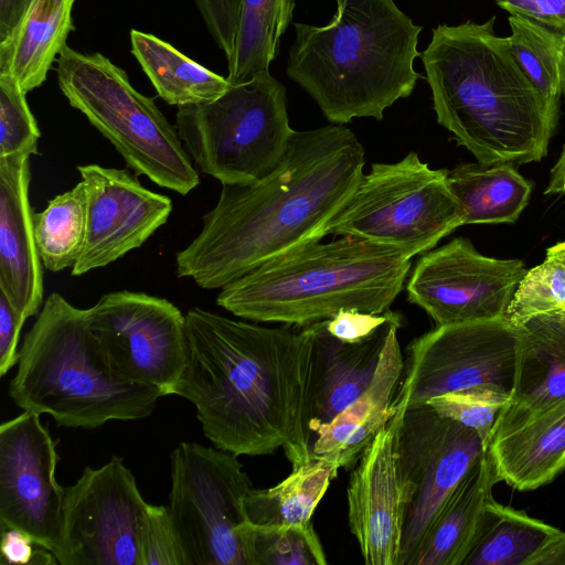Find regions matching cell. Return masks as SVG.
I'll return each mask as SVG.
<instances>
[{
    "instance_id": "ac0fdd59",
    "label": "cell",
    "mask_w": 565,
    "mask_h": 565,
    "mask_svg": "<svg viewBox=\"0 0 565 565\" xmlns=\"http://www.w3.org/2000/svg\"><path fill=\"white\" fill-rule=\"evenodd\" d=\"M388 423L364 449L348 483V519L367 565H399L404 500Z\"/></svg>"
},
{
    "instance_id": "4dcf8cb0",
    "label": "cell",
    "mask_w": 565,
    "mask_h": 565,
    "mask_svg": "<svg viewBox=\"0 0 565 565\" xmlns=\"http://www.w3.org/2000/svg\"><path fill=\"white\" fill-rule=\"evenodd\" d=\"M86 189L79 181L73 189L50 200L33 214L36 247L45 269L58 273L73 268L86 236Z\"/></svg>"
},
{
    "instance_id": "5b68a950",
    "label": "cell",
    "mask_w": 565,
    "mask_h": 565,
    "mask_svg": "<svg viewBox=\"0 0 565 565\" xmlns=\"http://www.w3.org/2000/svg\"><path fill=\"white\" fill-rule=\"evenodd\" d=\"M412 258L397 247L349 236L316 242L227 284L216 303L248 321L296 327L341 310L382 313L402 291Z\"/></svg>"
},
{
    "instance_id": "b9f144b4",
    "label": "cell",
    "mask_w": 565,
    "mask_h": 565,
    "mask_svg": "<svg viewBox=\"0 0 565 565\" xmlns=\"http://www.w3.org/2000/svg\"><path fill=\"white\" fill-rule=\"evenodd\" d=\"M510 14L533 19L544 25L565 30V0H495Z\"/></svg>"
},
{
    "instance_id": "44dd1931",
    "label": "cell",
    "mask_w": 565,
    "mask_h": 565,
    "mask_svg": "<svg viewBox=\"0 0 565 565\" xmlns=\"http://www.w3.org/2000/svg\"><path fill=\"white\" fill-rule=\"evenodd\" d=\"M565 399V319L542 315L519 327L515 381L492 434Z\"/></svg>"
},
{
    "instance_id": "603a6c76",
    "label": "cell",
    "mask_w": 565,
    "mask_h": 565,
    "mask_svg": "<svg viewBox=\"0 0 565 565\" xmlns=\"http://www.w3.org/2000/svg\"><path fill=\"white\" fill-rule=\"evenodd\" d=\"M402 316L383 324L360 342H344L327 330V320L316 322L313 416L310 427L332 420L371 384L393 326Z\"/></svg>"
},
{
    "instance_id": "60d3db41",
    "label": "cell",
    "mask_w": 565,
    "mask_h": 565,
    "mask_svg": "<svg viewBox=\"0 0 565 565\" xmlns=\"http://www.w3.org/2000/svg\"><path fill=\"white\" fill-rule=\"evenodd\" d=\"M25 320L0 290V375H6L19 359V340Z\"/></svg>"
},
{
    "instance_id": "7dc6e473",
    "label": "cell",
    "mask_w": 565,
    "mask_h": 565,
    "mask_svg": "<svg viewBox=\"0 0 565 565\" xmlns=\"http://www.w3.org/2000/svg\"><path fill=\"white\" fill-rule=\"evenodd\" d=\"M286 9L290 15H292V11L295 8V1L294 0H285Z\"/></svg>"
},
{
    "instance_id": "d6a6232c",
    "label": "cell",
    "mask_w": 565,
    "mask_h": 565,
    "mask_svg": "<svg viewBox=\"0 0 565 565\" xmlns=\"http://www.w3.org/2000/svg\"><path fill=\"white\" fill-rule=\"evenodd\" d=\"M247 565H326L322 543L312 522L306 524H254L237 529Z\"/></svg>"
},
{
    "instance_id": "bcb514c9",
    "label": "cell",
    "mask_w": 565,
    "mask_h": 565,
    "mask_svg": "<svg viewBox=\"0 0 565 565\" xmlns=\"http://www.w3.org/2000/svg\"><path fill=\"white\" fill-rule=\"evenodd\" d=\"M546 258L554 259L565 267V241L548 247Z\"/></svg>"
},
{
    "instance_id": "484cf974",
    "label": "cell",
    "mask_w": 565,
    "mask_h": 565,
    "mask_svg": "<svg viewBox=\"0 0 565 565\" xmlns=\"http://www.w3.org/2000/svg\"><path fill=\"white\" fill-rule=\"evenodd\" d=\"M131 53L161 99L172 106L200 105L221 97L231 86L223 77L191 60L153 34L130 31Z\"/></svg>"
},
{
    "instance_id": "ee69618b",
    "label": "cell",
    "mask_w": 565,
    "mask_h": 565,
    "mask_svg": "<svg viewBox=\"0 0 565 565\" xmlns=\"http://www.w3.org/2000/svg\"><path fill=\"white\" fill-rule=\"evenodd\" d=\"M32 0H0V42H3L20 22Z\"/></svg>"
},
{
    "instance_id": "8d00e7d4",
    "label": "cell",
    "mask_w": 565,
    "mask_h": 565,
    "mask_svg": "<svg viewBox=\"0 0 565 565\" xmlns=\"http://www.w3.org/2000/svg\"><path fill=\"white\" fill-rule=\"evenodd\" d=\"M142 565H183L166 505L149 504L141 533Z\"/></svg>"
},
{
    "instance_id": "83f0119b",
    "label": "cell",
    "mask_w": 565,
    "mask_h": 565,
    "mask_svg": "<svg viewBox=\"0 0 565 565\" xmlns=\"http://www.w3.org/2000/svg\"><path fill=\"white\" fill-rule=\"evenodd\" d=\"M559 529L497 502H487L462 565H526Z\"/></svg>"
},
{
    "instance_id": "9a60e30c",
    "label": "cell",
    "mask_w": 565,
    "mask_h": 565,
    "mask_svg": "<svg viewBox=\"0 0 565 565\" xmlns=\"http://www.w3.org/2000/svg\"><path fill=\"white\" fill-rule=\"evenodd\" d=\"M526 270L521 259L484 256L456 237L422 255L406 284L407 299L436 326L502 318Z\"/></svg>"
},
{
    "instance_id": "7a4b0ae2",
    "label": "cell",
    "mask_w": 565,
    "mask_h": 565,
    "mask_svg": "<svg viewBox=\"0 0 565 565\" xmlns=\"http://www.w3.org/2000/svg\"><path fill=\"white\" fill-rule=\"evenodd\" d=\"M365 152L342 125L294 131L278 166L248 184H222L196 237L175 255L179 278L223 288L262 264L320 242L363 177Z\"/></svg>"
},
{
    "instance_id": "d590c367",
    "label": "cell",
    "mask_w": 565,
    "mask_h": 565,
    "mask_svg": "<svg viewBox=\"0 0 565 565\" xmlns=\"http://www.w3.org/2000/svg\"><path fill=\"white\" fill-rule=\"evenodd\" d=\"M510 395L487 387L449 392L430 398L427 404L441 415L476 430L488 447L498 415Z\"/></svg>"
},
{
    "instance_id": "7c38bea8",
    "label": "cell",
    "mask_w": 565,
    "mask_h": 565,
    "mask_svg": "<svg viewBox=\"0 0 565 565\" xmlns=\"http://www.w3.org/2000/svg\"><path fill=\"white\" fill-rule=\"evenodd\" d=\"M394 451L404 500L399 565H408L439 509L486 455L478 433L438 413L429 404L391 419Z\"/></svg>"
},
{
    "instance_id": "c3c4849f",
    "label": "cell",
    "mask_w": 565,
    "mask_h": 565,
    "mask_svg": "<svg viewBox=\"0 0 565 565\" xmlns=\"http://www.w3.org/2000/svg\"><path fill=\"white\" fill-rule=\"evenodd\" d=\"M563 317H564V319H565V312H563Z\"/></svg>"
},
{
    "instance_id": "3957f363",
    "label": "cell",
    "mask_w": 565,
    "mask_h": 565,
    "mask_svg": "<svg viewBox=\"0 0 565 565\" xmlns=\"http://www.w3.org/2000/svg\"><path fill=\"white\" fill-rule=\"evenodd\" d=\"M494 23L492 17L433 29L420 58L437 121L480 164L541 161L561 102L535 87Z\"/></svg>"
},
{
    "instance_id": "5bb4252c",
    "label": "cell",
    "mask_w": 565,
    "mask_h": 565,
    "mask_svg": "<svg viewBox=\"0 0 565 565\" xmlns=\"http://www.w3.org/2000/svg\"><path fill=\"white\" fill-rule=\"evenodd\" d=\"M124 459L85 467L64 487L60 565H142L141 533L149 509Z\"/></svg>"
},
{
    "instance_id": "d4e9b609",
    "label": "cell",
    "mask_w": 565,
    "mask_h": 565,
    "mask_svg": "<svg viewBox=\"0 0 565 565\" xmlns=\"http://www.w3.org/2000/svg\"><path fill=\"white\" fill-rule=\"evenodd\" d=\"M75 0H32L11 34L0 42V74L26 94L40 87L74 30Z\"/></svg>"
},
{
    "instance_id": "8992f818",
    "label": "cell",
    "mask_w": 565,
    "mask_h": 565,
    "mask_svg": "<svg viewBox=\"0 0 565 565\" xmlns=\"http://www.w3.org/2000/svg\"><path fill=\"white\" fill-rule=\"evenodd\" d=\"M17 364L9 384L14 404L47 414L63 427L94 429L109 420L145 418L163 397L157 388L120 380L89 328L86 309L58 292L44 300Z\"/></svg>"
},
{
    "instance_id": "cb8c5ba5",
    "label": "cell",
    "mask_w": 565,
    "mask_h": 565,
    "mask_svg": "<svg viewBox=\"0 0 565 565\" xmlns=\"http://www.w3.org/2000/svg\"><path fill=\"white\" fill-rule=\"evenodd\" d=\"M498 482L486 452L448 495L408 565H462Z\"/></svg>"
},
{
    "instance_id": "4316f807",
    "label": "cell",
    "mask_w": 565,
    "mask_h": 565,
    "mask_svg": "<svg viewBox=\"0 0 565 565\" xmlns=\"http://www.w3.org/2000/svg\"><path fill=\"white\" fill-rule=\"evenodd\" d=\"M448 183L465 212V225L515 222L533 190L512 163L461 164L448 172Z\"/></svg>"
},
{
    "instance_id": "ab89813d",
    "label": "cell",
    "mask_w": 565,
    "mask_h": 565,
    "mask_svg": "<svg viewBox=\"0 0 565 565\" xmlns=\"http://www.w3.org/2000/svg\"><path fill=\"white\" fill-rule=\"evenodd\" d=\"M1 527V565H56L55 555L38 544L26 533L6 526Z\"/></svg>"
},
{
    "instance_id": "f1b7e54d",
    "label": "cell",
    "mask_w": 565,
    "mask_h": 565,
    "mask_svg": "<svg viewBox=\"0 0 565 565\" xmlns=\"http://www.w3.org/2000/svg\"><path fill=\"white\" fill-rule=\"evenodd\" d=\"M338 470L326 460L294 468L278 484L268 489H250L245 498L247 520L254 524H306L324 497Z\"/></svg>"
},
{
    "instance_id": "ba28073f",
    "label": "cell",
    "mask_w": 565,
    "mask_h": 565,
    "mask_svg": "<svg viewBox=\"0 0 565 565\" xmlns=\"http://www.w3.org/2000/svg\"><path fill=\"white\" fill-rule=\"evenodd\" d=\"M175 127L192 161L222 184L269 174L295 131L286 87L269 70L232 84L213 102L179 107Z\"/></svg>"
},
{
    "instance_id": "52a82bcc",
    "label": "cell",
    "mask_w": 565,
    "mask_h": 565,
    "mask_svg": "<svg viewBox=\"0 0 565 565\" xmlns=\"http://www.w3.org/2000/svg\"><path fill=\"white\" fill-rule=\"evenodd\" d=\"M56 62L57 83L68 104L115 147L129 169L181 195L199 185L177 127L131 85L122 68L102 53L85 54L67 45Z\"/></svg>"
},
{
    "instance_id": "f6af8a7d",
    "label": "cell",
    "mask_w": 565,
    "mask_h": 565,
    "mask_svg": "<svg viewBox=\"0 0 565 565\" xmlns=\"http://www.w3.org/2000/svg\"><path fill=\"white\" fill-rule=\"evenodd\" d=\"M545 194H565V143L556 163L551 170Z\"/></svg>"
},
{
    "instance_id": "4fadbf2b",
    "label": "cell",
    "mask_w": 565,
    "mask_h": 565,
    "mask_svg": "<svg viewBox=\"0 0 565 565\" xmlns=\"http://www.w3.org/2000/svg\"><path fill=\"white\" fill-rule=\"evenodd\" d=\"M86 317L120 380L173 395L188 359L185 316L175 305L120 290L102 296Z\"/></svg>"
},
{
    "instance_id": "74e56055",
    "label": "cell",
    "mask_w": 565,
    "mask_h": 565,
    "mask_svg": "<svg viewBox=\"0 0 565 565\" xmlns=\"http://www.w3.org/2000/svg\"><path fill=\"white\" fill-rule=\"evenodd\" d=\"M194 2L210 34L228 62L235 51L243 0H194Z\"/></svg>"
},
{
    "instance_id": "7402d4cb",
    "label": "cell",
    "mask_w": 565,
    "mask_h": 565,
    "mask_svg": "<svg viewBox=\"0 0 565 565\" xmlns=\"http://www.w3.org/2000/svg\"><path fill=\"white\" fill-rule=\"evenodd\" d=\"M487 454L499 481L515 490L552 482L565 470V399L492 434Z\"/></svg>"
},
{
    "instance_id": "277c9868",
    "label": "cell",
    "mask_w": 565,
    "mask_h": 565,
    "mask_svg": "<svg viewBox=\"0 0 565 565\" xmlns=\"http://www.w3.org/2000/svg\"><path fill=\"white\" fill-rule=\"evenodd\" d=\"M321 26L297 22L286 74L332 124L382 120L423 77L414 68L423 26L394 0H335Z\"/></svg>"
},
{
    "instance_id": "e0dca14e",
    "label": "cell",
    "mask_w": 565,
    "mask_h": 565,
    "mask_svg": "<svg viewBox=\"0 0 565 565\" xmlns=\"http://www.w3.org/2000/svg\"><path fill=\"white\" fill-rule=\"evenodd\" d=\"M77 170L86 189L87 223L72 276L105 267L140 247L172 212L170 198L143 186L128 167L85 164Z\"/></svg>"
},
{
    "instance_id": "1f68e13d",
    "label": "cell",
    "mask_w": 565,
    "mask_h": 565,
    "mask_svg": "<svg viewBox=\"0 0 565 565\" xmlns=\"http://www.w3.org/2000/svg\"><path fill=\"white\" fill-rule=\"evenodd\" d=\"M508 20V40L519 64L544 96L561 102L565 96V30L518 14Z\"/></svg>"
},
{
    "instance_id": "2e32d148",
    "label": "cell",
    "mask_w": 565,
    "mask_h": 565,
    "mask_svg": "<svg viewBox=\"0 0 565 565\" xmlns=\"http://www.w3.org/2000/svg\"><path fill=\"white\" fill-rule=\"evenodd\" d=\"M56 444L40 414L23 411L0 426V524L20 530L58 561L64 487L55 478Z\"/></svg>"
},
{
    "instance_id": "6da1fadb",
    "label": "cell",
    "mask_w": 565,
    "mask_h": 565,
    "mask_svg": "<svg viewBox=\"0 0 565 565\" xmlns=\"http://www.w3.org/2000/svg\"><path fill=\"white\" fill-rule=\"evenodd\" d=\"M185 321L173 395L195 406L204 436L236 456L281 448L292 469L311 461L316 323L271 328L198 307Z\"/></svg>"
},
{
    "instance_id": "ffe728a7",
    "label": "cell",
    "mask_w": 565,
    "mask_h": 565,
    "mask_svg": "<svg viewBox=\"0 0 565 565\" xmlns=\"http://www.w3.org/2000/svg\"><path fill=\"white\" fill-rule=\"evenodd\" d=\"M399 328H391L369 387L332 420L311 426L315 459L326 460L337 469L352 467L395 415L394 399L405 366L397 338Z\"/></svg>"
},
{
    "instance_id": "7bdbcfd3",
    "label": "cell",
    "mask_w": 565,
    "mask_h": 565,
    "mask_svg": "<svg viewBox=\"0 0 565 565\" xmlns=\"http://www.w3.org/2000/svg\"><path fill=\"white\" fill-rule=\"evenodd\" d=\"M526 565H565V532L559 530L546 540Z\"/></svg>"
},
{
    "instance_id": "30bf717a",
    "label": "cell",
    "mask_w": 565,
    "mask_h": 565,
    "mask_svg": "<svg viewBox=\"0 0 565 565\" xmlns=\"http://www.w3.org/2000/svg\"><path fill=\"white\" fill-rule=\"evenodd\" d=\"M237 457L186 441L171 452L166 508L183 565H247L237 529L252 481Z\"/></svg>"
},
{
    "instance_id": "f35d334b",
    "label": "cell",
    "mask_w": 565,
    "mask_h": 565,
    "mask_svg": "<svg viewBox=\"0 0 565 565\" xmlns=\"http://www.w3.org/2000/svg\"><path fill=\"white\" fill-rule=\"evenodd\" d=\"M392 310L382 313L341 310L327 320L330 334L344 342H360L374 334L383 324L399 317Z\"/></svg>"
},
{
    "instance_id": "f546056e",
    "label": "cell",
    "mask_w": 565,
    "mask_h": 565,
    "mask_svg": "<svg viewBox=\"0 0 565 565\" xmlns=\"http://www.w3.org/2000/svg\"><path fill=\"white\" fill-rule=\"evenodd\" d=\"M291 19L285 0H243L235 51L227 62L231 84L269 70Z\"/></svg>"
},
{
    "instance_id": "8fae6325",
    "label": "cell",
    "mask_w": 565,
    "mask_h": 565,
    "mask_svg": "<svg viewBox=\"0 0 565 565\" xmlns=\"http://www.w3.org/2000/svg\"><path fill=\"white\" fill-rule=\"evenodd\" d=\"M518 342L519 327L504 317L436 326L414 339L407 347L392 419L455 391L487 387L511 396Z\"/></svg>"
},
{
    "instance_id": "e575fe53",
    "label": "cell",
    "mask_w": 565,
    "mask_h": 565,
    "mask_svg": "<svg viewBox=\"0 0 565 565\" xmlns=\"http://www.w3.org/2000/svg\"><path fill=\"white\" fill-rule=\"evenodd\" d=\"M40 137L26 93L12 76L0 74V158L39 154Z\"/></svg>"
},
{
    "instance_id": "9c48e42d",
    "label": "cell",
    "mask_w": 565,
    "mask_h": 565,
    "mask_svg": "<svg viewBox=\"0 0 565 565\" xmlns=\"http://www.w3.org/2000/svg\"><path fill=\"white\" fill-rule=\"evenodd\" d=\"M448 172L430 168L414 151L396 162L372 164L324 235L394 246L412 257L429 252L465 225Z\"/></svg>"
},
{
    "instance_id": "836d02e7",
    "label": "cell",
    "mask_w": 565,
    "mask_h": 565,
    "mask_svg": "<svg viewBox=\"0 0 565 565\" xmlns=\"http://www.w3.org/2000/svg\"><path fill=\"white\" fill-rule=\"evenodd\" d=\"M565 312V267L546 258L529 270L519 282L504 318L520 327L532 318Z\"/></svg>"
},
{
    "instance_id": "d6986e66",
    "label": "cell",
    "mask_w": 565,
    "mask_h": 565,
    "mask_svg": "<svg viewBox=\"0 0 565 565\" xmlns=\"http://www.w3.org/2000/svg\"><path fill=\"white\" fill-rule=\"evenodd\" d=\"M30 181L29 154L0 158V290L24 320L39 315L44 303Z\"/></svg>"
}]
</instances>
